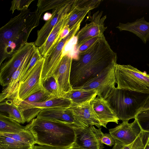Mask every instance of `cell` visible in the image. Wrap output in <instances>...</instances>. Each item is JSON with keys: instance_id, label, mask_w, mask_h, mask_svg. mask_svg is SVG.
Returning <instances> with one entry per match:
<instances>
[{"instance_id": "29", "label": "cell", "mask_w": 149, "mask_h": 149, "mask_svg": "<svg viewBox=\"0 0 149 149\" xmlns=\"http://www.w3.org/2000/svg\"><path fill=\"white\" fill-rule=\"evenodd\" d=\"M42 58L39 53L38 48L36 47L32 57L21 76L19 85L22 83L31 74L33 66L36 63Z\"/></svg>"}, {"instance_id": "18", "label": "cell", "mask_w": 149, "mask_h": 149, "mask_svg": "<svg viewBox=\"0 0 149 149\" xmlns=\"http://www.w3.org/2000/svg\"><path fill=\"white\" fill-rule=\"evenodd\" d=\"M36 48V47L30 51L12 76L8 84L1 93V102L4 101L6 99L12 100L15 97L19 86L21 76Z\"/></svg>"}, {"instance_id": "5", "label": "cell", "mask_w": 149, "mask_h": 149, "mask_svg": "<svg viewBox=\"0 0 149 149\" xmlns=\"http://www.w3.org/2000/svg\"><path fill=\"white\" fill-rule=\"evenodd\" d=\"M115 72L117 88L149 94V74L130 65L118 64Z\"/></svg>"}, {"instance_id": "23", "label": "cell", "mask_w": 149, "mask_h": 149, "mask_svg": "<svg viewBox=\"0 0 149 149\" xmlns=\"http://www.w3.org/2000/svg\"><path fill=\"white\" fill-rule=\"evenodd\" d=\"M97 95V91L94 90H86L73 89L65 94L63 97L70 100L72 104H80L91 101Z\"/></svg>"}, {"instance_id": "20", "label": "cell", "mask_w": 149, "mask_h": 149, "mask_svg": "<svg viewBox=\"0 0 149 149\" xmlns=\"http://www.w3.org/2000/svg\"><path fill=\"white\" fill-rule=\"evenodd\" d=\"M91 101L78 104H72L68 108L88 127L95 125L99 128L102 125Z\"/></svg>"}, {"instance_id": "35", "label": "cell", "mask_w": 149, "mask_h": 149, "mask_svg": "<svg viewBox=\"0 0 149 149\" xmlns=\"http://www.w3.org/2000/svg\"><path fill=\"white\" fill-rule=\"evenodd\" d=\"M102 36L93 38L83 43L77 49L79 53H81L87 51Z\"/></svg>"}, {"instance_id": "38", "label": "cell", "mask_w": 149, "mask_h": 149, "mask_svg": "<svg viewBox=\"0 0 149 149\" xmlns=\"http://www.w3.org/2000/svg\"><path fill=\"white\" fill-rule=\"evenodd\" d=\"M32 147L33 149H62L54 147L40 145H34Z\"/></svg>"}, {"instance_id": "36", "label": "cell", "mask_w": 149, "mask_h": 149, "mask_svg": "<svg viewBox=\"0 0 149 149\" xmlns=\"http://www.w3.org/2000/svg\"><path fill=\"white\" fill-rule=\"evenodd\" d=\"M101 141L102 144L110 146L114 145L115 143L113 138L112 136L109 133H103Z\"/></svg>"}, {"instance_id": "19", "label": "cell", "mask_w": 149, "mask_h": 149, "mask_svg": "<svg viewBox=\"0 0 149 149\" xmlns=\"http://www.w3.org/2000/svg\"><path fill=\"white\" fill-rule=\"evenodd\" d=\"M69 12L65 14L55 25L44 43L38 47L42 57L45 58L48 56L63 39L60 38V34L66 26L69 16Z\"/></svg>"}, {"instance_id": "7", "label": "cell", "mask_w": 149, "mask_h": 149, "mask_svg": "<svg viewBox=\"0 0 149 149\" xmlns=\"http://www.w3.org/2000/svg\"><path fill=\"white\" fill-rule=\"evenodd\" d=\"M45 58L37 62L29 76L19 85L15 97L12 100L17 106L32 95L44 89L41 75Z\"/></svg>"}, {"instance_id": "12", "label": "cell", "mask_w": 149, "mask_h": 149, "mask_svg": "<svg viewBox=\"0 0 149 149\" xmlns=\"http://www.w3.org/2000/svg\"><path fill=\"white\" fill-rule=\"evenodd\" d=\"M36 47L34 42H27L14 54L7 61L1 65L0 82L1 85L4 86L8 84L13 73L29 53Z\"/></svg>"}, {"instance_id": "4", "label": "cell", "mask_w": 149, "mask_h": 149, "mask_svg": "<svg viewBox=\"0 0 149 149\" xmlns=\"http://www.w3.org/2000/svg\"><path fill=\"white\" fill-rule=\"evenodd\" d=\"M148 95L115 87L106 100L119 120L128 122L142 110Z\"/></svg>"}, {"instance_id": "30", "label": "cell", "mask_w": 149, "mask_h": 149, "mask_svg": "<svg viewBox=\"0 0 149 149\" xmlns=\"http://www.w3.org/2000/svg\"><path fill=\"white\" fill-rule=\"evenodd\" d=\"M134 119L136 120L141 131L149 133V108L142 109Z\"/></svg>"}, {"instance_id": "3", "label": "cell", "mask_w": 149, "mask_h": 149, "mask_svg": "<svg viewBox=\"0 0 149 149\" xmlns=\"http://www.w3.org/2000/svg\"><path fill=\"white\" fill-rule=\"evenodd\" d=\"M73 126L61 120L38 117L26 125L27 129L33 135L36 144L62 149L75 143Z\"/></svg>"}, {"instance_id": "27", "label": "cell", "mask_w": 149, "mask_h": 149, "mask_svg": "<svg viewBox=\"0 0 149 149\" xmlns=\"http://www.w3.org/2000/svg\"><path fill=\"white\" fill-rule=\"evenodd\" d=\"M4 135L10 137L14 140L33 147L36 142L32 133L27 129L15 133H1Z\"/></svg>"}, {"instance_id": "14", "label": "cell", "mask_w": 149, "mask_h": 149, "mask_svg": "<svg viewBox=\"0 0 149 149\" xmlns=\"http://www.w3.org/2000/svg\"><path fill=\"white\" fill-rule=\"evenodd\" d=\"M113 138L125 145L132 143L138 137L141 130L136 120L131 123L123 122L115 127L109 129Z\"/></svg>"}, {"instance_id": "10", "label": "cell", "mask_w": 149, "mask_h": 149, "mask_svg": "<svg viewBox=\"0 0 149 149\" xmlns=\"http://www.w3.org/2000/svg\"><path fill=\"white\" fill-rule=\"evenodd\" d=\"M72 104L69 99L64 97H57L39 102H22L18 106L20 110L23 112L25 122L28 123L37 116L43 109L68 107Z\"/></svg>"}, {"instance_id": "40", "label": "cell", "mask_w": 149, "mask_h": 149, "mask_svg": "<svg viewBox=\"0 0 149 149\" xmlns=\"http://www.w3.org/2000/svg\"><path fill=\"white\" fill-rule=\"evenodd\" d=\"M148 108H149V94L146 99L142 109Z\"/></svg>"}, {"instance_id": "31", "label": "cell", "mask_w": 149, "mask_h": 149, "mask_svg": "<svg viewBox=\"0 0 149 149\" xmlns=\"http://www.w3.org/2000/svg\"><path fill=\"white\" fill-rule=\"evenodd\" d=\"M53 97L45 88L29 96L22 102H39L52 99Z\"/></svg>"}, {"instance_id": "24", "label": "cell", "mask_w": 149, "mask_h": 149, "mask_svg": "<svg viewBox=\"0 0 149 149\" xmlns=\"http://www.w3.org/2000/svg\"><path fill=\"white\" fill-rule=\"evenodd\" d=\"M20 124L8 116L0 113V133H15L27 130L26 126Z\"/></svg>"}, {"instance_id": "8", "label": "cell", "mask_w": 149, "mask_h": 149, "mask_svg": "<svg viewBox=\"0 0 149 149\" xmlns=\"http://www.w3.org/2000/svg\"><path fill=\"white\" fill-rule=\"evenodd\" d=\"M81 22L75 25L70 29L69 34L58 43L50 54L45 58L41 75L43 82L53 76L62 58L65 45L77 33Z\"/></svg>"}, {"instance_id": "26", "label": "cell", "mask_w": 149, "mask_h": 149, "mask_svg": "<svg viewBox=\"0 0 149 149\" xmlns=\"http://www.w3.org/2000/svg\"><path fill=\"white\" fill-rule=\"evenodd\" d=\"M71 0H39L37 10L41 16L45 11L54 10L68 4Z\"/></svg>"}, {"instance_id": "44", "label": "cell", "mask_w": 149, "mask_h": 149, "mask_svg": "<svg viewBox=\"0 0 149 149\" xmlns=\"http://www.w3.org/2000/svg\"><path fill=\"white\" fill-rule=\"evenodd\" d=\"M147 65L149 67V64H147Z\"/></svg>"}, {"instance_id": "17", "label": "cell", "mask_w": 149, "mask_h": 149, "mask_svg": "<svg viewBox=\"0 0 149 149\" xmlns=\"http://www.w3.org/2000/svg\"><path fill=\"white\" fill-rule=\"evenodd\" d=\"M68 107L43 109L40 112L37 117L61 120L75 126L88 127L70 110Z\"/></svg>"}, {"instance_id": "11", "label": "cell", "mask_w": 149, "mask_h": 149, "mask_svg": "<svg viewBox=\"0 0 149 149\" xmlns=\"http://www.w3.org/2000/svg\"><path fill=\"white\" fill-rule=\"evenodd\" d=\"M75 143L86 149H103V144L101 141L103 134L101 128L97 129L94 125L82 127L74 126Z\"/></svg>"}, {"instance_id": "37", "label": "cell", "mask_w": 149, "mask_h": 149, "mask_svg": "<svg viewBox=\"0 0 149 149\" xmlns=\"http://www.w3.org/2000/svg\"><path fill=\"white\" fill-rule=\"evenodd\" d=\"M114 139L115 143L112 149H131L133 143L129 145H125L116 140Z\"/></svg>"}, {"instance_id": "39", "label": "cell", "mask_w": 149, "mask_h": 149, "mask_svg": "<svg viewBox=\"0 0 149 149\" xmlns=\"http://www.w3.org/2000/svg\"><path fill=\"white\" fill-rule=\"evenodd\" d=\"M65 149H86L80 147L77 145L75 143L71 145L69 147H68Z\"/></svg>"}, {"instance_id": "42", "label": "cell", "mask_w": 149, "mask_h": 149, "mask_svg": "<svg viewBox=\"0 0 149 149\" xmlns=\"http://www.w3.org/2000/svg\"><path fill=\"white\" fill-rule=\"evenodd\" d=\"M147 141L148 143L149 144V136L148 137Z\"/></svg>"}, {"instance_id": "41", "label": "cell", "mask_w": 149, "mask_h": 149, "mask_svg": "<svg viewBox=\"0 0 149 149\" xmlns=\"http://www.w3.org/2000/svg\"><path fill=\"white\" fill-rule=\"evenodd\" d=\"M143 149H149V144L148 143L147 141Z\"/></svg>"}, {"instance_id": "34", "label": "cell", "mask_w": 149, "mask_h": 149, "mask_svg": "<svg viewBox=\"0 0 149 149\" xmlns=\"http://www.w3.org/2000/svg\"><path fill=\"white\" fill-rule=\"evenodd\" d=\"M149 135V132L142 131L133 142L131 149H143Z\"/></svg>"}, {"instance_id": "32", "label": "cell", "mask_w": 149, "mask_h": 149, "mask_svg": "<svg viewBox=\"0 0 149 149\" xmlns=\"http://www.w3.org/2000/svg\"><path fill=\"white\" fill-rule=\"evenodd\" d=\"M43 85L45 90L51 95L55 98L60 97L56 81L53 76L43 82Z\"/></svg>"}, {"instance_id": "33", "label": "cell", "mask_w": 149, "mask_h": 149, "mask_svg": "<svg viewBox=\"0 0 149 149\" xmlns=\"http://www.w3.org/2000/svg\"><path fill=\"white\" fill-rule=\"evenodd\" d=\"M34 0H14L11 2V5L10 11H11L13 14L17 10L21 11L28 9V8Z\"/></svg>"}, {"instance_id": "6", "label": "cell", "mask_w": 149, "mask_h": 149, "mask_svg": "<svg viewBox=\"0 0 149 149\" xmlns=\"http://www.w3.org/2000/svg\"><path fill=\"white\" fill-rule=\"evenodd\" d=\"M113 63L105 69L99 74L90 79L81 86L72 88L73 89L97 91V96L106 100L116 83L115 66Z\"/></svg>"}, {"instance_id": "9", "label": "cell", "mask_w": 149, "mask_h": 149, "mask_svg": "<svg viewBox=\"0 0 149 149\" xmlns=\"http://www.w3.org/2000/svg\"><path fill=\"white\" fill-rule=\"evenodd\" d=\"M90 12L88 13L89 15L86 20L90 22L86 24L76 34L77 50L82 44L90 39L103 35L104 33L107 28L104 24L107 16H102V11L98 10L92 16L89 14Z\"/></svg>"}, {"instance_id": "15", "label": "cell", "mask_w": 149, "mask_h": 149, "mask_svg": "<svg viewBox=\"0 0 149 149\" xmlns=\"http://www.w3.org/2000/svg\"><path fill=\"white\" fill-rule=\"evenodd\" d=\"M102 0H75L69 12L65 26L70 29L76 24L82 22L91 10L98 7Z\"/></svg>"}, {"instance_id": "16", "label": "cell", "mask_w": 149, "mask_h": 149, "mask_svg": "<svg viewBox=\"0 0 149 149\" xmlns=\"http://www.w3.org/2000/svg\"><path fill=\"white\" fill-rule=\"evenodd\" d=\"M74 1L71 0L65 5L52 10L51 17L37 31V38L34 42L36 47H40L44 43L55 25L65 14L69 11Z\"/></svg>"}, {"instance_id": "2", "label": "cell", "mask_w": 149, "mask_h": 149, "mask_svg": "<svg viewBox=\"0 0 149 149\" xmlns=\"http://www.w3.org/2000/svg\"><path fill=\"white\" fill-rule=\"evenodd\" d=\"M38 10L21 11L0 29V65L27 42L31 32L40 23Z\"/></svg>"}, {"instance_id": "1", "label": "cell", "mask_w": 149, "mask_h": 149, "mask_svg": "<svg viewBox=\"0 0 149 149\" xmlns=\"http://www.w3.org/2000/svg\"><path fill=\"white\" fill-rule=\"evenodd\" d=\"M117 54L111 49L104 35L85 52L79 53L72 61L70 82L72 88L81 86L111 64L117 63Z\"/></svg>"}, {"instance_id": "13", "label": "cell", "mask_w": 149, "mask_h": 149, "mask_svg": "<svg viewBox=\"0 0 149 149\" xmlns=\"http://www.w3.org/2000/svg\"><path fill=\"white\" fill-rule=\"evenodd\" d=\"M73 59L71 51H68L63 54L52 76L56 81L60 97H63L72 89L70 79Z\"/></svg>"}, {"instance_id": "25", "label": "cell", "mask_w": 149, "mask_h": 149, "mask_svg": "<svg viewBox=\"0 0 149 149\" xmlns=\"http://www.w3.org/2000/svg\"><path fill=\"white\" fill-rule=\"evenodd\" d=\"M0 110L2 112L6 113L8 114L9 117L20 124H24L26 122L23 112L11 99H8L1 102Z\"/></svg>"}, {"instance_id": "22", "label": "cell", "mask_w": 149, "mask_h": 149, "mask_svg": "<svg viewBox=\"0 0 149 149\" xmlns=\"http://www.w3.org/2000/svg\"><path fill=\"white\" fill-rule=\"evenodd\" d=\"M116 28L120 31H127L133 33L145 44L149 41V22L145 20L144 17L132 22H120Z\"/></svg>"}, {"instance_id": "21", "label": "cell", "mask_w": 149, "mask_h": 149, "mask_svg": "<svg viewBox=\"0 0 149 149\" xmlns=\"http://www.w3.org/2000/svg\"><path fill=\"white\" fill-rule=\"evenodd\" d=\"M102 126L107 128L109 122L118 123L119 119L106 100L97 96L91 102Z\"/></svg>"}, {"instance_id": "28", "label": "cell", "mask_w": 149, "mask_h": 149, "mask_svg": "<svg viewBox=\"0 0 149 149\" xmlns=\"http://www.w3.org/2000/svg\"><path fill=\"white\" fill-rule=\"evenodd\" d=\"M32 147L0 134V149H29Z\"/></svg>"}, {"instance_id": "43", "label": "cell", "mask_w": 149, "mask_h": 149, "mask_svg": "<svg viewBox=\"0 0 149 149\" xmlns=\"http://www.w3.org/2000/svg\"><path fill=\"white\" fill-rule=\"evenodd\" d=\"M33 149V147H32V148H30V149Z\"/></svg>"}]
</instances>
